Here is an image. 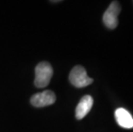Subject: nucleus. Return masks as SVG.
<instances>
[{"label":"nucleus","mask_w":133,"mask_h":132,"mask_svg":"<svg viewBox=\"0 0 133 132\" xmlns=\"http://www.w3.org/2000/svg\"><path fill=\"white\" fill-rule=\"evenodd\" d=\"M115 119L120 127L124 129L133 128V117L126 109L118 108L115 111Z\"/></svg>","instance_id":"6"},{"label":"nucleus","mask_w":133,"mask_h":132,"mask_svg":"<svg viewBox=\"0 0 133 132\" xmlns=\"http://www.w3.org/2000/svg\"><path fill=\"white\" fill-rule=\"evenodd\" d=\"M56 101V95L52 91L46 90L34 94L30 99L31 105L35 107H44L51 106Z\"/></svg>","instance_id":"4"},{"label":"nucleus","mask_w":133,"mask_h":132,"mask_svg":"<svg viewBox=\"0 0 133 132\" xmlns=\"http://www.w3.org/2000/svg\"><path fill=\"white\" fill-rule=\"evenodd\" d=\"M93 104H94V100L90 95H85V96L82 98L76 108V119H83L91 110Z\"/></svg>","instance_id":"5"},{"label":"nucleus","mask_w":133,"mask_h":132,"mask_svg":"<svg viewBox=\"0 0 133 132\" xmlns=\"http://www.w3.org/2000/svg\"><path fill=\"white\" fill-rule=\"evenodd\" d=\"M70 83L76 88H84L93 83L94 80L87 75L86 70L81 65H76L71 70L69 75Z\"/></svg>","instance_id":"2"},{"label":"nucleus","mask_w":133,"mask_h":132,"mask_svg":"<svg viewBox=\"0 0 133 132\" xmlns=\"http://www.w3.org/2000/svg\"><path fill=\"white\" fill-rule=\"evenodd\" d=\"M121 11V6L118 1H114L110 4L109 7L103 15V22L107 29H114L118 24V16Z\"/></svg>","instance_id":"3"},{"label":"nucleus","mask_w":133,"mask_h":132,"mask_svg":"<svg viewBox=\"0 0 133 132\" xmlns=\"http://www.w3.org/2000/svg\"><path fill=\"white\" fill-rule=\"evenodd\" d=\"M53 74V70L47 62H41L35 67V85L36 88H41L49 84Z\"/></svg>","instance_id":"1"}]
</instances>
